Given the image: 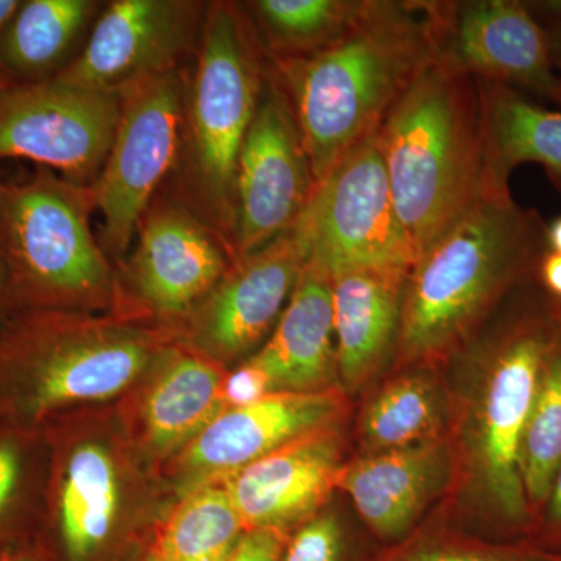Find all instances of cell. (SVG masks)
I'll use <instances>...</instances> for the list:
<instances>
[{"label": "cell", "mask_w": 561, "mask_h": 561, "mask_svg": "<svg viewBox=\"0 0 561 561\" xmlns=\"http://www.w3.org/2000/svg\"><path fill=\"white\" fill-rule=\"evenodd\" d=\"M435 57L431 0H362L341 38L302 58H272L320 183Z\"/></svg>", "instance_id": "1"}, {"label": "cell", "mask_w": 561, "mask_h": 561, "mask_svg": "<svg viewBox=\"0 0 561 561\" xmlns=\"http://www.w3.org/2000/svg\"><path fill=\"white\" fill-rule=\"evenodd\" d=\"M398 216L423 253L476 202L500 190L486 164L481 80L430 62L378 131Z\"/></svg>", "instance_id": "2"}, {"label": "cell", "mask_w": 561, "mask_h": 561, "mask_svg": "<svg viewBox=\"0 0 561 561\" xmlns=\"http://www.w3.org/2000/svg\"><path fill=\"white\" fill-rule=\"evenodd\" d=\"M540 214L490 192L420 254L405 280L398 346L408 359L446 353L548 251Z\"/></svg>", "instance_id": "3"}, {"label": "cell", "mask_w": 561, "mask_h": 561, "mask_svg": "<svg viewBox=\"0 0 561 561\" xmlns=\"http://www.w3.org/2000/svg\"><path fill=\"white\" fill-rule=\"evenodd\" d=\"M268 69L271 57L243 3H208L186 70L179 160L162 192L194 210L231 249L239 157Z\"/></svg>", "instance_id": "4"}, {"label": "cell", "mask_w": 561, "mask_h": 561, "mask_svg": "<svg viewBox=\"0 0 561 561\" xmlns=\"http://www.w3.org/2000/svg\"><path fill=\"white\" fill-rule=\"evenodd\" d=\"M171 342L117 317L21 312L0 332V424L41 431L66 409L111 400L151 370Z\"/></svg>", "instance_id": "5"}, {"label": "cell", "mask_w": 561, "mask_h": 561, "mask_svg": "<svg viewBox=\"0 0 561 561\" xmlns=\"http://www.w3.org/2000/svg\"><path fill=\"white\" fill-rule=\"evenodd\" d=\"M91 187L50 169L0 181V250L24 311L111 308L116 275L92 232Z\"/></svg>", "instance_id": "6"}, {"label": "cell", "mask_w": 561, "mask_h": 561, "mask_svg": "<svg viewBox=\"0 0 561 561\" xmlns=\"http://www.w3.org/2000/svg\"><path fill=\"white\" fill-rule=\"evenodd\" d=\"M295 227L308 261L330 278L350 271L411 275L419 261L394 208L378 133L316 184Z\"/></svg>", "instance_id": "7"}, {"label": "cell", "mask_w": 561, "mask_h": 561, "mask_svg": "<svg viewBox=\"0 0 561 561\" xmlns=\"http://www.w3.org/2000/svg\"><path fill=\"white\" fill-rule=\"evenodd\" d=\"M186 69L142 81L121 94L113 144L91 186L94 208L102 216L99 243L116 264L127 256L140 220L179 160Z\"/></svg>", "instance_id": "8"}, {"label": "cell", "mask_w": 561, "mask_h": 561, "mask_svg": "<svg viewBox=\"0 0 561 561\" xmlns=\"http://www.w3.org/2000/svg\"><path fill=\"white\" fill-rule=\"evenodd\" d=\"M236 262L230 243L194 210L160 192L116 264L117 319L150 317L169 334Z\"/></svg>", "instance_id": "9"}, {"label": "cell", "mask_w": 561, "mask_h": 561, "mask_svg": "<svg viewBox=\"0 0 561 561\" xmlns=\"http://www.w3.org/2000/svg\"><path fill=\"white\" fill-rule=\"evenodd\" d=\"M560 341L557 311L527 316L512 323L489 354L472 446L481 489L494 513L511 526L531 522L519 451L542 367Z\"/></svg>", "instance_id": "10"}, {"label": "cell", "mask_w": 561, "mask_h": 561, "mask_svg": "<svg viewBox=\"0 0 561 561\" xmlns=\"http://www.w3.org/2000/svg\"><path fill=\"white\" fill-rule=\"evenodd\" d=\"M121 95L61 81L0 88V160H27L79 186L98 180L113 144Z\"/></svg>", "instance_id": "11"}, {"label": "cell", "mask_w": 561, "mask_h": 561, "mask_svg": "<svg viewBox=\"0 0 561 561\" xmlns=\"http://www.w3.org/2000/svg\"><path fill=\"white\" fill-rule=\"evenodd\" d=\"M313 187L316 180L300 128L271 60L260 105L239 157L232 238L236 261L294 228Z\"/></svg>", "instance_id": "12"}, {"label": "cell", "mask_w": 561, "mask_h": 561, "mask_svg": "<svg viewBox=\"0 0 561 561\" xmlns=\"http://www.w3.org/2000/svg\"><path fill=\"white\" fill-rule=\"evenodd\" d=\"M208 2L113 0L92 25L87 44L54 80L88 90L122 92L190 66Z\"/></svg>", "instance_id": "13"}, {"label": "cell", "mask_w": 561, "mask_h": 561, "mask_svg": "<svg viewBox=\"0 0 561 561\" xmlns=\"http://www.w3.org/2000/svg\"><path fill=\"white\" fill-rule=\"evenodd\" d=\"M306 261L308 251L294 225L236 261L169 337L219 365L245 356L275 330Z\"/></svg>", "instance_id": "14"}, {"label": "cell", "mask_w": 561, "mask_h": 561, "mask_svg": "<svg viewBox=\"0 0 561 561\" xmlns=\"http://www.w3.org/2000/svg\"><path fill=\"white\" fill-rule=\"evenodd\" d=\"M435 58L486 83L537 95L561 108V80L527 2L431 0Z\"/></svg>", "instance_id": "15"}, {"label": "cell", "mask_w": 561, "mask_h": 561, "mask_svg": "<svg viewBox=\"0 0 561 561\" xmlns=\"http://www.w3.org/2000/svg\"><path fill=\"white\" fill-rule=\"evenodd\" d=\"M44 435L51 453L33 548L39 561H103L121 515L116 459L101 442L72 443L47 431Z\"/></svg>", "instance_id": "16"}, {"label": "cell", "mask_w": 561, "mask_h": 561, "mask_svg": "<svg viewBox=\"0 0 561 561\" xmlns=\"http://www.w3.org/2000/svg\"><path fill=\"white\" fill-rule=\"evenodd\" d=\"M341 411V398L331 389L275 391L254 404L220 412L181 451V467L198 483L228 478L287 443L331 426Z\"/></svg>", "instance_id": "17"}, {"label": "cell", "mask_w": 561, "mask_h": 561, "mask_svg": "<svg viewBox=\"0 0 561 561\" xmlns=\"http://www.w3.org/2000/svg\"><path fill=\"white\" fill-rule=\"evenodd\" d=\"M342 442L334 424L287 443L221 479L245 530L286 531L309 518L341 476Z\"/></svg>", "instance_id": "18"}, {"label": "cell", "mask_w": 561, "mask_h": 561, "mask_svg": "<svg viewBox=\"0 0 561 561\" xmlns=\"http://www.w3.org/2000/svg\"><path fill=\"white\" fill-rule=\"evenodd\" d=\"M451 474V454L431 438L378 453L342 468L339 483L376 534L400 538L419 519Z\"/></svg>", "instance_id": "19"}, {"label": "cell", "mask_w": 561, "mask_h": 561, "mask_svg": "<svg viewBox=\"0 0 561 561\" xmlns=\"http://www.w3.org/2000/svg\"><path fill=\"white\" fill-rule=\"evenodd\" d=\"M253 357L275 391L330 390L337 371L332 286L319 265L306 261L275 330Z\"/></svg>", "instance_id": "20"}, {"label": "cell", "mask_w": 561, "mask_h": 561, "mask_svg": "<svg viewBox=\"0 0 561 561\" xmlns=\"http://www.w3.org/2000/svg\"><path fill=\"white\" fill-rule=\"evenodd\" d=\"M151 370L139 405L144 445L154 456L181 453L224 412L221 365L176 343Z\"/></svg>", "instance_id": "21"}, {"label": "cell", "mask_w": 561, "mask_h": 561, "mask_svg": "<svg viewBox=\"0 0 561 561\" xmlns=\"http://www.w3.org/2000/svg\"><path fill=\"white\" fill-rule=\"evenodd\" d=\"M409 275L350 271L332 276L337 371L346 389L370 379L398 345Z\"/></svg>", "instance_id": "22"}, {"label": "cell", "mask_w": 561, "mask_h": 561, "mask_svg": "<svg viewBox=\"0 0 561 561\" xmlns=\"http://www.w3.org/2000/svg\"><path fill=\"white\" fill-rule=\"evenodd\" d=\"M105 3L22 0L0 41V84L54 80L79 57Z\"/></svg>", "instance_id": "23"}, {"label": "cell", "mask_w": 561, "mask_h": 561, "mask_svg": "<svg viewBox=\"0 0 561 561\" xmlns=\"http://www.w3.org/2000/svg\"><path fill=\"white\" fill-rule=\"evenodd\" d=\"M481 83L491 184L508 190L513 169L535 162L561 190V110L540 105L504 84Z\"/></svg>", "instance_id": "24"}, {"label": "cell", "mask_w": 561, "mask_h": 561, "mask_svg": "<svg viewBox=\"0 0 561 561\" xmlns=\"http://www.w3.org/2000/svg\"><path fill=\"white\" fill-rule=\"evenodd\" d=\"M243 534L230 491L216 479L192 486L146 549L154 561H225Z\"/></svg>", "instance_id": "25"}, {"label": "cell", "mask_w": 561, "mask_h": 561, "mask_svg": "<svg viewBox=\"0 0 561 561\" xmlns=\"http://www.w3.org/2000/svg\"><path fill=\"white\" fill-rule=\"evenodd\" d=\"M272 58L309 57L341 38L362 0H253L242 2Z\"/></svg>", "instance_id": "26"}, {"label": "cell", "mask_w": 561, "mask_h": 561, "mask_svg": "<svg viewBox=\"0 0 561 561\" xmlns=\"http://www.w3.org/2000/svg\"><path fill=\"white\" fill-rule=\"evenodd\" d=\"M44 431L0 424V552L35 545L36 511Z\"/></svg>", "instance_id": "27"}, {"label": "cell", "mask_w": 561, "mask_h": 561, "mask_svg": "<svg viewBox=\"0 0 561 561\" xmlns=\"http://www.w3.org/2000/svg\"><path fill=\"white\" fill-rule=\"evenodd\" d=\"M438 423L440 408L431 383L405 376L379 391L365 409L362 435L373 451H394L435 438Z\"/></svg>", "instance_id": "28"}, {"label": "cell", "mask_w": 561, "mask_h": 561, "mask_svg": "<svg viewBox=\"0 0 561 561\" xmlns=\"http://www.w3.org/2000/svg\"><path fill=\"white\" fill-rule=\"evenodd\" d=\"M561 465V341L542 367L537 397L524 427L519 467L530 512L548 501Z\"/></svg>", "instance_id": "29"}, {"label": "cell", "mask_w": 561, "mask_h": 561, "mask_svg": "<svg viewBox=\"0 0 561 561\" xmlns=\"http://www.w3.org/2000/svg\"><path fill=\"white\" fill-rule=\"evenodd\" d=\"M394 561H561V553L527 542L522 546H467L434 545L420 546Z\"/></svg>", "instance_id": "30"}, {"label": "cell", "mask_w": 561, "mask_h": 561, "mask_svg": "<svg viewBox=\"0 0 561 561\" xmlns=\"http://www.w3.org/2000/svg\"><path fill=\"white\" fill-rule=\"evenodd\" d=\"M343 530L334 513L313 515L287 540L280 561H341Z\"/></svg>", "instance_id": "31"}, {"label": "cell", "mask_w": 561, "mask_h": 561, "mask_svg": "<svg viewBox=\"0 0 561 561\" xmlns=\"http://www.w3.org/2000/svg\"><path fill=\"white\" fill-rule=\"evenodd\" d=\"M271 393H275L271 376L262 368L260 362L251 356L238 370L225 378L224 389H221L224 411L245 408Z\"/></svg>", "instance_id": "32"}, {"label": "cell", "mask_w": 561, "mask_h": 561, "mask_svg": "<svg viewBox=\"0 0 561 561\" xmlns=\"http://www.w3.org/2000/svg\"><path fill=\"white\" fill-rule=\"evenodd\" d=\"M286 545L284 530H245L234 551L225 561H280Z\"/></svg>", "instance_id": "33"}, {"label": "cell", "mask_w": 561, "mask_h": 561, "mask_svg": "<svg viewBox=\"0 0 561 561\" xmlns=\"http://www.w3.org/2000/svg\"><path fill=\"white\" fill-rule=\"evenodd\" d=\"M535 20L541 25L548 39L549 54L553 68L561 80V0H545V2H527Z\"/></svg>", "instance_id": "34"}, {"label": "cell", "mask_w": 561, "mask_h": 561, "mask_svg": "<svg viewBox=\"0 0 561 561\" xmlns=\"http://www.w3.org/2000/svg\"><path fill=\"white\" fill-rule=\"evenodd\" d=\"M545 505V541L538 548L561 553V465Z\"/></svg>", "instance_id": "35"}, {"label": "cell", "mask_w": 561, "mask_h": 561, "mask_svg": "<svg viewBox=\"0 0 561 561\" xmlns=\"http://www.w3.org/2000/svg\"><path fill=\"white\" fill-rule=\"evenodd\" d=\"M21 312H24V309H22L16 289H14L9 264L0 250V332L5 330Z\"/></svg>", "instance_id": "36"}, {"label": "cell", "mask_w": 561, "mask_h": 561, "mask_svg": "<svg viewBox=\"0 0 561 561\" xmlns=\"http://www.w3.org/2000/svg\"><path fill=\"white\" fill-rule=\"evenodd\" d=\"M535 273L546 291L561 305V254L546 251Z\"/></svg>", "instance_id": "37"}, {"label": "cell", "mask_w": 561, "mask_h": 561, "mask_svg": "<svg viewBox=\"0 0 561 561\" xmlns=\"http://www.w3.org/2000/svg\"><path fill=\"white\" fill-rule=\"evenodd\" d=\"M21 5L22 0H0V41L5 35L7 28H9ZM0 88H3L2 84H0Z\"/></svg>", "instance_id": "38"}, {"label": "cell", "mask_w": 561, "mask_h": 561, "mask_svg": "<svg viewBox=\"0 0 561 561\" xmlns=\"http://www.w3.org/2000/svg\"><path fill=\"white\" fill-rule=\"evenodd\" d=\"M546 247L548 251L561 254V216L546 225Z\"/></svg>", "instance_id": "39"}, {"label": "cell", "mask_w": 561, "mask_h": 561, "mask_svg": "<svg viewBox=\"0 0 561 561\" xmlns=\"http://www.w3.org/2000/svg\"><path fill=\"white\" fill-rule=\"evenodd\" d=\"M0 561H39V557L35 548L27 546V548L10 549V551L0 552Z\"/></svg>", "instance_id": "40"}, {"label": "cell", "mask_w": 561, "mask_h": 561, "mask_svg": "<svg viewBox=\"0 0 561 561\" xmlns=\"http://www.w3.org/2000/svg\"><path fill=\"white\" fill-rule=\"evenodd\" d=\"M130 561H154V559L150 556V552L147 551V549H142V551L131 556Z\"/></svg>", "instance_id": "41"}, {"label": "cell", "mask_w": 561, "mask_h": 561, "mask_svg": "<svg viewBox=\"0 0 561 561\" xmlns=\"http://www.w3.org/2000/svg\"><path fill=\"white\" fill-rule=\"evenodd\" d=\"M557 316H559L560 327H561V305L559 302V309H557Z\"/></svg>", "instance_id": "42"}]
</instances>
